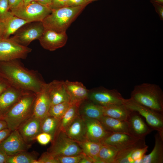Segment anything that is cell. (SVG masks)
Wrapping results in <instances>:
<instances>
[{"mask_svg":"<svg viewBox=\"0 0 163 163\" xmlns=\"http://www.w3.org/2000/svg\"><path fill=\"white\" fill-rule=\"evenodd\" d=\"M19 60L0 62V74L12 86L37 94L46 83L37 71L25 67Z\"/></svg>","mask_w":163,"mask_h":163,"instance_id":"1","label":"cell"},{"mask_svg":"<svg viewBox=\"0 0 163 163\" xmlns=\"http://www.w3.org/2000/svg\"><path fill=\"white\" fill-rule=\"evenodd\" d=\"M36 95L27 91L4 117L3 119L12 131L17 129L22 123L33 115Z\"/></svg>","mask_w":163,"mask_h":163,"instance_id":"2","label":"cell"},{"mask_svg":"<svg viewBox=\"0 0 163 163\" xmlns=\"http://www.w3.org/2000/svg\"><path fill=\"white\" fill-rule=\"evenodd\" d=\"M130 96L136 102L163 114V92L158 85L147 83L136 85Z\"/></svg>","mask_w":163,"mask_h":163,"instance_id":"3","label":"cell"},{"mask_svg":"<svg viewBox=\"0 0 163 163\" xmlns=\"http://www.w3.org/2000/svg\"><path fill=\"white\" fill-rule=\"evenodd\" d=\"M86 7L65 6L52 10V12L42 22L45 29L59 33L66 32Z\"/></svg>","mask_w":163,"mask_h":163,"instance_id":"4","label":"cell"},{"mask_svg":"<svg viewBox=\"0 0 163 163\" xmlns=\"http://www.w3.org/2000/svg\"><path fill=\"white\" fill-rule=\"evenodd\" d=\"M123 104L129 109L138 113L144 117L152 130L157 131L163 137V114L155 111L133 100L124 99Z\"/></svg>","mask_w":163,"mask_h":163,"instance_id":"5","label":"cell"},{"mask_svg":"<svg viewBox=\"0 0 163 163\" xmlns=\"http://www.w3.org/2000/svg\"><path fill=\"white\" fill-rule=\"evenodd\" d=\"M51 142L47 151L54 157L75 155L83 152L78 143L69 137L64 132H58Z\"/></svg>","mask_w":163,"mask_h":163,"instance_id":"6","label":"cell"},{"mask_svg":"<svg viewBox=\"0 0 163 163\" xmlns=\"http://www.w3.org/2000/svg\"><path fill=\"white\" fill-rule=\"evenodd\" d=\"M16 16L29 22H42L52 12V10L37 1L23 4L10 10Z\"/></svg>","mask_w":163,"mask_h":163,"instance_id":"7","label":"cell"},{"mask_svg":"<svg viewBox=\"0 0 163 163\" xmlns=\"http://www.w3.org/2000/svg\"><path fill=\"white\" fill-rule=\"evenodd\" d=\"M32 50L17 43L11 37L0 39V62L25 59Z\"/></svg>","mask_w":163,"mask_h":163,"instance_id":"8","label":"cell"},{"mask_svg":"<svg viewBox=\"0 0 163 163\" xmlns=\"http://www.w3.org/2000/svg\"><path fill=\"white\" fill-rule=\"evenodd\" d=\"M44 30L42 22L29 23L20 28L11 38L20 45L28 47L32 41L38 40Z\"/></svg>","mask_w":163,"mask_h":163,"instance_id":"9","label":"cell"},{"mask_svg":"<svg viewBox=\"0 0 163 163\" xmlns=\"http://www.w3.org/2000/svg\"><path fill=\"white\" fill-rule=\"evenodd\" d=\"M124 98L116 89L99 87L89 90L88 99L102 106L123 104Z\"/></svg>","mask_w":163,"mask_h":163,"instance_id":"10","label":"cell"},{"mask_svg":"<svg viewBox=\"0 0 163 163\" xmlns=\"http://www.w3.org/2000/svg\"><path fill=\"white\" fill-rule=\"evenodd\" d=\"M31 145L27 143L16 129L12 131L9 136L0 144V150L10 156L27 151Z\"/></svg>","mask_w":163,"mask_h":163,"instance_id":"11","label":"cell"},{"mask_svg":"<svg viewBox=\"0 0 163 163\" xmlns=\"http://www.w3.org/2000/svg\"><path fill=\"white\" fill-rule=\"evenodd\" d=\"M41 46L44 49L54 51L64 46L68 40L66 32L59 33L53 30L45 29L38 40Z\"/></svg>","mask_w":163,"mask_h":163,"instance_id":"12","label":"cell"},{"mask_svg":"<svg viewBox=\"0 0 163 163\" xmlns=\"http://www.w3.org/2000/svg\"><path fill=\"white\" fill-rule=\"evenodd\" d=\"M41 119L33 115L22 123L17 129L24 140L32 145L37 136L41 133Z\"/></svg>","mask_w":163,"mask_h":163,"instance_id":"13","label":"cell"},{"mask_svg":"<svg viewBox=\"0 0 163 163\" xmlns=\"http://www.w3.org/2000/svg\"><path fill=\"white\" fill-rule=\"evenodd\" d=\"M26 91L11 85L0 94V119L3 117Z\"/></svg>","mask_w":163,"mask_h":163,"instance_id":"14","label":"cell"},{"mask_svg":"<svg viewBox=\"0 0 163 163\" xmlns=\"http://www.w3.org/2000/svg\"><path fill=\"white\" fill-rule=\"evenodd\" d=\"M127 121L130 134L138 139L145 138L153 130L145 123L141 116L136 111H131Z\"/></svg>","mask_w":163,"mask_h":163,"instance_id":"15","label":"cell"},{"mask_svg":"<svg viewBox=\"0 0 163 163\" xmlns=\"http://www.w3.org/2000/svg\"><path fill=\"white\" fill-rule=\"evenodd\" d=\"M83 118L85 124L87 139L93 142H101L104 139L112 133L107 131L98 120Z\"/></svg>","mask_w":163,"mask_h":163,"instance_id":"16","label":"cell"},{"mask_svg":"<svg viewBox=\"0 0 163 163\" xmlns=\"http://www.w3.org/2000/svg\"><path fill=\"white\" fill-rule=\"evenodd\" d=\"M47 88L50 97L51 106L63 102H70L64 81L53 80L47 83Z\"/></svg>","mask_w":163,"mask_h":163,"instance_id":"17","label":"cell"},{"mask_svg":"<svg viewBox=\"0 0 163 163\" xmlns=\"http://www.w3.org/2000/svg\"><path fill=\"white\" fill-rule=\"evenodd\" d=\"M146 145L145 138L138 139L129 145L119 150L113 163H134L137 150Z\"/></svg>","mask_w":163,"mask_h":163,"instance_id":"18","label":"cell"},{"mask_svg":"<svg viewBox=\"0 0 163 163\" xmlns=\"http://www.w3.org/2000/svg\"><path fill=\"white\" fill-rule=\"evenodd\" d=\"M50 106V100L47 88V83H46L40 91L36 95L33 115L41 119L48 114Z\"/></svg>","mask_w":163,"mask_h":163,"instance_id":"19","label":"cell"},{"mask_svg":"<svg viewBox=\"0 0 163 163\" xmlns=\"http://www.w3.org/2000/svg\"><path fill=\"white\" fill-rule=\"evenodd\" d=\"M64 83L72 103L80 104L88 99L89 90L82 83L66 80L64 81Z\"/></svg>","mask_w":163,"mask_h":163,"instance_id":"20","label":"cell"},{"mask_svg":"<svg viewBox=\"0 0 163 163\" xmlns=\"http://www.w3.org/2000/svg\"><path fill=\"white\" fill-rule=\"evenodd\" d=\"M138 139L128 133H112L101 142L102 144L113 146L119 150L129 145Z\"/></svg>","mask_w":163,"mask_h":163,"instance_id":"21","label":"cell"},{"mask_svg":"<svg viewBox=\"0 0 163 163\" xmlns=\"http://www.w3.org/2000/svg\"><path fill=\"white\" fill-rule=\"evenodd\" d=\"M65 132L69 137L75 142L87 139L86 126L83 118L79 115L78 116Z\"/></svg>","mask_w":163,"mask_h":163,"instance_id":"22","label":"cell"},{"mask_svg":"<svg viewBox=\"0 0 163 163\" xmlns=\"http://www.w3.org/2000/svg\"><path fill=\"white\" fill-rule=\"evenodd\" d=\"M1 22L2 26V38L3 39L9 38L11 35L14 34L23 26L30 23L16 16L11 11L7 17Z\"/></svg>","mask_w":163,"mask_h":163,"instance_id":"23","label":"cell"},{"mask_svg":"<svg viewBox=\"0 0 163 163\" xmlns=\"http://www.w3.org/2000/svg\"><path fill=\"white\" fill-rule=\"evenodd\" d=\"M98 120L104 128L110 133H121L130 134L127 120H120L103 115Z\"/></svg>","mask_w":163,"mask_h":163,"instance_id":"24","label":"cell"},{"mask_svg":"<svg viewBox=\"0 0 163 163\" xmlns=\"http://www.w3.org/2000/svg\"><path fill=\"white\" fill-rule=\"evenodd\" d=\"M155 138L153 149L149 154L144 156L141 163H163V137L157 132Z\"/></svg>","mask_w":163,"mask_h":163,"instance_id":"25","label":"cell"},{"mask_svg":"<svg viewBox=\"0 0 163 163\" xmlns=\"http://www.w3.org/2000/svg\"><path fill=\"white\" fill-rule=\"evenodd\" d=\"M78 113L79 116L82 117L98 120L103 116L101 106L88 99L80 104Z\"/></svg>","mask_w":163,"mask_h":163,"instance_id":"26","label":"cell"},{"mask_svg":"<svg viewBox=\"0 0 163 163\" xmlns=\"http://www.w3.org/2000/svg\"><path fill=\"white\" fill-rule=\"evenodd\" d=\"M101 106L103 116L121 120H127L132 111L123 104Z\"/></svg>","mask_w":163,"mask_h":163,"instance_id":"27","label":"cell"},{"mask_svg":"<svg viewBox=\"0 0 163 163\" xmlns=\"http://www.w3.org/2000/svg\"><path fill=\"white\" fill-rule=\"evenodd\" d=\"M76 142L80 146L83 152L92 159L94 163H96L102 144L100 142H93L87 139Z\"/></svg>","mask_w":163,"mask_h":163,"instance_id":"28","label":"cell"},{"mask_svg":"<svg viewBox=\"0 0 163 163\" xmlns=\"http://www.w3.org/2000/svg\"><path fill=\"white\" fill-rule=\"evenodd\" d=\"M79 105L78 104L72 103L60 119L57 132L59 131L65 132L68 127L76 117L79 115L78 107Z\"/></svg>","mask_w":163,"mask_h":163,"instance_id":"29","label":"cell"},{"mask_svg":"<svg viewBox=\"0 0 163 163\" xmlns=\"http://www.w3.org/2000/svg\"><path fill=\"white\" fill-rule=\"evenodd\" d=\"M60 120L47 114L41 119V132L50 134L53 140L58 130Z\"/></svg>","mask_w":163,"mask_h":163,"instance_id":"30","label":"cell"},{"mask_svg":"<svg viewBox=\"0 0 163 163\" xmlns=\"http://www.w3.org/2000/svg\"><path fill=\"white\" fill-rule=\"evenodd\" d=\"M38 154L35 151H23L8 156L6 163H37Z\"/></svg>","mask_w":163,"mask_h":163,"instance_id":"31","label":"cell"},{"mask_svg":"<svg viewBox=\"0 0 163 163\" xmlns=\"http://www.w3.org/2000/svg\"><path fill=\"white\" fill-rule=\"evenodd\" d=\"M119 150L113 146L102 144L96 163H113Z\"/></svg>","mask_w":163,"mask_h":163,"instance_id":"32","label":"cell"},{"mask_svg":"<svg viewBox=\"0 0 163 163\" xmlns=\"http://www.w3.org/2000/svg\"><path fill=\"white\" fill-rule=\"evenodd\" d=\"M72 104L70 102L68 101L51 106L48 114L57 119H60Z\"/></svg>","mask_w":163,"mask_h":163,"instance_id":"33","label":"cell"},{"mask_svg":"<svg viewBox=\"0 0 163 163\" xmlns=\"http://www.w3.org/2000/svg\"><path fill=\"white\" fill-rule=\"evenodd\" d=\"M85 154L82 152L78 155L69 156L55 157L59 163H79Z\"/></svg>","mask_w":163,"mask_h":163,"instance_id":"34","label":"cell"},{"mask_svg":"<svg viewBox=\"0 0 163 163\" xmlns=\"http://www.w3.org/2000/svg\"><path fill=\"white\" fill-rule=\"evenodd\" d=\"M10 12L8 0H0V21H4Z\"/></svg>","mask_w":163,"mask_h":163,"instance_id":"35","label":"cell"},{"mask_svg":"<svg viewBox=\"0 0 163 163\" xmlns=\"http://www.w3.org/2000/svg\"><path fill=\"white\" fill-rule=\"evenodd\" d=\"M37 163H59L56 158L48 151L43 153L38 159Z\"/></svg>","mask_w":163,"mask_h":163,"instance_id":"36","label":"cell"},{"mask_svg":"<svg viewBox=\"0 0 163 163\" xmlns=\"http://www.w3.org/2000/svg\"><path fill=\"white\" fill-rule=\"evenodd\" d=\"M36 140L40 145H46L52 140V136L49 133L41 132L37 136Z\"/></svg>","mask_w":163,"mask_h":163,"instance_id":"37","label":"cell"},{"mask_svg":"<svg viewBox=\"0 0 163 163\" xmlns=\"http://www.w3.org/2000/svg\"><path fill=\"white\" fill-rule=\"evenodd\" d=\"M89 4L86 0H68L66 4V6H86Z\"/></svg>","mask_w":163,"mask_h":163,"instance_id":"38","label":"cell"},{"mask_svg":"<svg viewBox=\"0 0 163 163\" xmlns=\"http://www.w3.org/2000/svg\"><path fill=\"white\" fill-rule=\"evenodd\" d=\"M68 0H51L50 8L55 9L66 6V5Z\"/></svg>","mask_w":163,"mask_h":163,"instance_id":"39","label":"cell"},{"mask_svg":"<svg viewBox=\"0 0 163 163\" xmlns=\"http://www.w3.org/2000/svg\"><path fill=\"white\" fill-rule=\"evenodd\" d=\"M11 85L0 74V94Z\"/></svg>","mask_w":163,"mask_h":163,"instance_id":"40","label":"cell"},{"mask_svg":"<svg viewBox=\"0 0 163 163\" xmlns=\"http://www.w3.org/2000/svg\"><path fill=\"white\" fill-rule=\"evenodd\" d=\"M156 12L158 14L160 19L161 21L163 20V5L158 3L152 4Z\"/></svg>","mask_w":163,"mask_h":163,"instance_id":"41","label":"cell"},{"mask_svg":"<svg viewBox=\"0 0 163 163\" xmlns=\"http://www.w3.org/2000/svg\"><path fill=\"white\" fill-rule=\"evenodd\" d=\"M12 131L8 128L0 131V144L9 136Z\"/></svg>","mask_w":163,"mask_h":163,"instance_id":"42","label":"cell"},{"mask_svg":"<svg viewBox=\"0 0 163 163\" xmlns=\"http://www.w3.org/2000/svg\"><path fill=\"white\" fill-rule=\"evenodd\" d=\"M9 9L16 8L24 3L23 0H8Z\"/></svg>","mask_w":163,"mask_h":163,"instance_id":"43","label":"cell"},{"mask_svg":"<svg viewBox=\"0 0 163 163\" xmlns=\"http://www.w3.org/2000/svg\"><path fill=\"white\" fill-rule=\"evenodd\" d=\"M79 163H94L93 160L85 154Z\"/></svg>","mask_w":163,"mask_h":163,"instance_id":"44","label":"cell"},{"mask_svg":"<svg viewBox=\"0 0 163 163\" xmlns=\"http://www.w3.org/2000/svg\"><path fill=\"white\" fill-rule=\"evenodd\" d=\"M37 2L40 4L50 8L51 0H37Z\"/></svg>","mask_w":163,"mask_h":163,"instance_id":"45","label":"cell"},{"mask_svg":"<svg viewBox=\"0 0 163 163\" xmlns=\"http://www.w3.org/2000/svg\"><path fill=\"white\" fill-rule=\"evenodd\" d=\"M8 156L0 150V163H6Z\"/></svg>","mask_w":163,"mask_h":163,"instance_id":"46","label":"cell"},{"mask_svg":"<svg viewBox=\"0 0 163 163\" xmlns=\"http://www.w3.org/2000/svg\"><path fill=\"white\" fill-rule=\"evenodd\" d=\"M8 128L6 122L3 119H0V131Z\"/></svg>","mask_w":163,"mask_h":163,"instance_id":"47","label":"cell"},{"mask_svg":"<svg viewBox=\"0 0 163 163\" xmlns=\"http://www.w3.org/2000/svg\"><path fill=\"white\" fill-rule=\"evenodd\" d=\"M152 4L156 3L163 5V0H150Z\"/></svg>","mask_w":163,"mask_h":163,"instance_id":"48","label":"cell"},{"mask_svg":"<svg viewBox=\"0 0 163 163\" xmlns=\"http://www.w3.org/2000/svg\"><path fill=\"white\" fill-rule=\"evenodd\" d=\"M2 22L0 21V39L2 38Z\"/></svg>","mask_w":163,"mask_h":163,"instance_id":"49","label":"cell"},{"mask_svg":"<svg viewBox=\"0 0 163 163\" xmlns=\"http://www.w3.org/2000/svg\"><path fill=\"white\" fill-rule=\"evenodd\" d=\"M24 4H26L33 1H37V0H23Z\"/></svg>","mask_w":163,"mask_h":163,"instance_id":"50","label":"cell"},{"mask_svg":"<svg viewBox=\"0 0 163 163\" xmlns=\"http://www.w3.org/2000/svg\"><path fill=\"white\" fill-rule=\"evenodd\" d=\"M86 0L87 1V2L88 3L90 4L92 2L97 1L100 0Z\"/></svg>","mask_w":163,"mask_h":163,"instance_id":"51","label":"cell"}]
</instances>
